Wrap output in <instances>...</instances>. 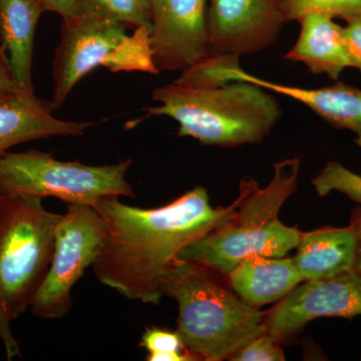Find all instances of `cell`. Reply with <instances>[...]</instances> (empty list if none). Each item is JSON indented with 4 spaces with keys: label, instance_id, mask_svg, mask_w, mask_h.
<instances>
[{
    "label": "cell",
    "instance_id": "8",
    "mask_svg": "<svg viewBox=\"0 0 361 361\" xmlns=\"http://www.w3.org/2000/svg\"><path fill=\"white\" fill-rule=\"evenodd\" d=\"M108 231V223L94 207L68 204L56 228L51 265L30 305L35 317L59 319L68 314L71 290L101 255Z\"/></svg>",
    "mask_w": 361,
    "mask_h": 361
},
{
    "label": "cell",
    "instance_id": "17",
    "mask_svg": "<svg viewBox=\"0 0 361 361\" xmlns=\"http://www.w3.org/2000/svg\"><path fill=\"white\" fill-rule=\"evenodd\" d=\"M226 278L232 290L254 307L281 300L303 282L293 259L258 255L242 261Z\"/></svg>",
    "mask_w": 361,
    "mask_h": 361
},
{
    "label": "cell",
    "instance_id": "15",
    "mask_svg": "<svg viewBox=\"0 0 361 361\" xmlns=\"http://www.w3.org/2000/svg\"><path fill=\"white\" fill-rule=\"evenodd\" d=\"M293 262L303 281L337 276L355 270L357 235L355 227L322 228L302 233Z\"/></svg>",
    "mask_w": 361,
    "mask_h": 361
},
{
    "label": "cell",
    "instance_id": "3",
    "mask_svg": "<svg viewBox=\"0 0 361 361\" xmlns=\"http://www.w3.org/2000/svg\"><path fill=\"white\" fill-rule=\"evenodd\" d=\"M274 175L265 188L253 178L239 185L242 201L231 220L185 247L178 259L206 266L227 276L251 256L285 257L300 241L302 232L278 219L285 201L298 185L300 160L286 159L273 165Z\"/></svg>",
    "mask_w": 361,
    "mask_h": 361
},
{
    "label": "cell",
    "instance_id": "24",
    "mask_svg": "<svg viewBox=\"0 0 361 361\" xmlns=\"http://www.w3.org/2000/svg\"><path fill=\"white\" fill-rule=\"evenodd\" d=\"M20 92L11 73L6 49L0 42V101L13 99Z\"/></svg>",
    "mask_w": 361,
    "mask_h": 361
},
{
    "label": "cell",
    "instance_id": "1",
    "mask_svg": "<svg viewBox=\"0 0 361 361\" xmlns=\"http://www.w3.org/2000/svg\"><path fill=\"white\" fill-rule=\"evenodd\" d=\"M241 201L239 192L231 205L214 208L204 187L156 209L104 197L94 206L109 226L103 252L92 265L94 275L130 300L157 305L164 297L166 275L180 251L231 220Z\"/></svg>",
    "mask_w": 361,
    "mask_h": 361
},
{
    "label": "cell",
    "instance_id": "5",
    "mask_svg": "<svg viewBox=\"0 0 361 361\" xmlns=\"http://www.w3.org/2000/svg\"><path fill=\"white\" fill-rule=\"evenodd\" d=\"M61 217L42 199L0 193V339L7 360L23 356L11 323L30 310L44 282Z\"/></svg>",
    "mask_w": 361,
    "mask_h": 361
},
{
    "label": "cell",
    "instance_id": "9",
    "mask_svg": "<svg viewBox=\"0 0 361 361\" xmlns=\"http://www.w3.org/2000/svg\"><path fill=\"white\" fill-rule=\"evenodd\" d=\"M361 315V275L355 270L297 285L266 314L267 334L281 342L312 320Z\"/></svg>",
    "mask_w": 361,
    "mask_h": 361
},
{
    "label": "cell",
    "instance_id": "11",
    "mask_svg": "<svg viewBox=\"0 0 361 361\" xmlns=\"http://www.w3.org/2000/svg\"><path fill=\"white\" fill-rule=\"evenodd\" d=\"M149 44L158 70L184 71L209 56V0H148Z\"/></svg>",
    "mask_w": 361,
    "mask_h": 361
},
{
    "label": "cell",
    "instance_id": "12",
    "mask_svg": "<svg viewBox=\"0 0 361 361\" xmlns=\"http://www.w3.org/2000/svg\"><path fill=\"white\" fill-rule=\"evenodd\" d=\"M206 66L220 80H243L300 102L336 129L355 134V142L361 148V90L339 80L322 89H303L268 82L242 70L236 56H209Z\"/></svg>",
    "mask_w": 361,
    "mask_h": 361
},
{
    "label": "cell",
    "instance_id": "22",
    "mask_svg": "<svg viewBox=\"0 0 361 361\" xmlns=\"http://www.w3.org/2000/svg\"><path fill=\"white\" fill-rule=\"evenodd\" d=\"M228 360L283 361L285 355L280 346V341L269 334H264L247 342Z\"/></svg>",
    "mask_w": 361,
    "mask_h": 361
},
{
    "label": "cell",
    "instance_id": "6",
    "mask_svg": "<svg viewBox=\"0 0 361 361\" xmlns=\"http://www.w3.org/2000/svg\"><path fill=\"white\" fill-rule=\"evenodd\" d=\"M99 66L113 73H160L154 63L149 28H137L128 35L125 26L92 14L63 20L52 63L54 111L82 78Z\"/></svg>",
    "mask_w": 361,
    "mask_h": 361
},
{
    "label": "cell",
    "instance_id": "25",
    "mask_svg": "<svg viewBox=\"0 0 361 361\" xmlns=\"http://www.w3.org/2000/svg\"><path fill=\"white\" fill-rule=\"evenodd\" d=\"M44 11L59 14L63 20L73 18L77 13L80 0H37Z\"/></svg>",
    "mask_w": 361,
    "mask_h": 361
},
{
    "label": "cell",
    "instance_id": "26",
    "mask_svg": "<svg viewBox=\"0 0 361 361\" xmlns=\"http://www.w3.org/2000/svg\"><path fill=\"white\" fill-rule=\"evenodd\" d=\"M350 224L355 227L356 235H357V252H356L355 270L361 275V208L356 209L353 212Z\"/></svg>",
    "mask_w": 361,
    "mask_h": 361
},
{
    "label": "cell",
    "instance_id": "2",
    "mask_svg": "<svg viewBox=\"0 0 361 361\" xmlns=\"http://www.w3.org/2000/svg\"><path fill=\"white\" fill-rule=\"evenodd\" d=\"M159 106L148 116H167L180 125V137L222 148L258 144L282 116L279 104L264 89L243 80H222L196 66L173 84L154 90Z\"/></svg>",
    "mask_w": 361,
    "mask_h": 361
},
{
    "label": "cell",
    "instance_id": "13",
    "mask_svg": "<svg viewBox=\"0 0 361 361\" xmlns=\"http://www.w3.org/2000/svg\"><path fill=\"white\" fill-rule=\"evenodd\" d=\"M51 102L35 96L0 101V160L9 149L51 137H80L94 123L63 121L52 115Z\"/></svg>",
    "mask_w": 361,
    "mask_h": 361
},
{
    "label": "cell",
    "instance_id": "4",
    "mask_svg": "<svg viewBox=\"0 0 361 361\" xmlns=\"http://www.w3.org/2000/svg\"><path fill=\"white\" fill-rule=\"evenodd\" d=\"M221 277L206 266L178 259L164 280V297L177 301V332L194 360H229L247 342L267 334L265 313L242 300Z\"/></svg>",
    "mask_w": 361,
    "mask_h": 361
},
{
    "label": "cell",
    "instance_id": "7",
    "mask_svg": "<svg viewBox=\"0 0 361 361\" xmlns=\"http://www.w3.org/2000/svg\"><path fill=\"white\" fill-rule=\"evenodd\" d=\"M132 160L90 166L54 159L39 149L7 152L0 160V193L58 198L66 204L94 207L104 197L135 198L126 180Z\"/></svg>",
    "mask_w": 361,
    "mask_h": 361
},
{
    "label": "cell",
    "instance_id": "10",
    "mask_svg": "<svg viewBox=\"0 0 361 361\" xmlns=\"http://www.w3.org/2000/svg\"><path fill=\"white\" fill-rule=\"evenodd\" d=\"M209 56L240 58L265 51L281 32V14L274 0H209Z\"/></svg>",
    "mask_w": 361,
    "mask_h": 361
},
{
    "label": "cell",
    "instance_id": "14",
    "mask_svg": "<svg viewBox=\"0 0 361 361\" xmlns=\"http://www.w3.org/2000/svg\"><path fill=\"white\" fill-rule=\"evenodd\" d=\"M334 20L327 14L317 13L303 16L299 20L300 35L284 59L304 63L313 75L324 73L331 80H338L342 71L351 68V63L343 26Z\"/></svg>",
    "mask_w": 361,
    "mask_h": 361
},
{
    "label": "cell",
    "instance_id": "20",
    "mask_svg": "<svg viewBox=\"0 0 361 361\" xmlns=\"http://www.w3.org/2000/svg\"><path fill=\"white\" fill-rule=\"evenodd\" d=\"M312 185L319 197L339 192L361 204V176L337 161L327 163L312 180Z\"/></svg>",
    "mask_w": 361,
    "mask_h": 361
},
{
    "label": "cell",
    "instance_id": "18",
    "mask_svg": "<svg viewBox=\"0 0 361 361\" xmlns=\"http://www.w3.org/2000/svg\"><path fill=\"white\" fill-rule=\"evenodd\" d=\"M82 14L102 16L133 30L151 27L148 0H80L75 16Z\"/></svg>",
    "mask_w": 361,
    "mask_h": 361
},
{
    "label": "cell",
    "instance_id": "19",
    "mask_svg": "<svg viewBox=\"0 0 361 361\" xmlns=\"http://www.w3.org/2000/svg\"><path fill=\"white\" fill-rule=\"evenodd\" d=\"M283 21L323 13L346 21L361 20V0H274Z\"/></svg>",
    "mask_w": 361,
    "mask_h": 361
},
{
    "label": "cell",
    "instance_id": "23",
    "mask_svg": "<svg viewBox=\"0 0 361 361\" xmlns=\"http://www.w3.org/2000/svg\"><path fill=\"white\" fill-rule=\"evenodd\" d=\"M346 23L348 25L343 27V35L351 68L361 71V20Z\"/></svg>",
    "mask_w": 361,
    "mask_h": 361
},
{
    "label": "cell",
    "instance_id": "16",
    "mask_svg": "<svg viewBox=\"0 0 361 361\" xmlns=\"http://www.w3.org/2000/svg\"><path fill=\"white\" fill-rule=\"evenodd\" d=\"M42 13L37 0H0V42L20 96H35L32 78L33 42Z\"/></svg>",
    "mask_w": 361,
    "mask_h": 361
},
{
    "label": "cell",
    "instance_id": "21",
    "mask_svg": "<svg viewBox=\"0 0 361 361\" xmlns=\"http://www.w3.org/2000/svg\"><path fill=\"white\" fill-rule=\"evenodd\" d=\"M140 348L146 349L149 355L147 360L156 361L157 357L164 355H176L184 350L182 339L178 332L161 329L159 327H148L142 334ZM186 353V351H185Z\"/></svg>",
    "mask_w": 361,
    "mask_h": 361
}]
</instances>
